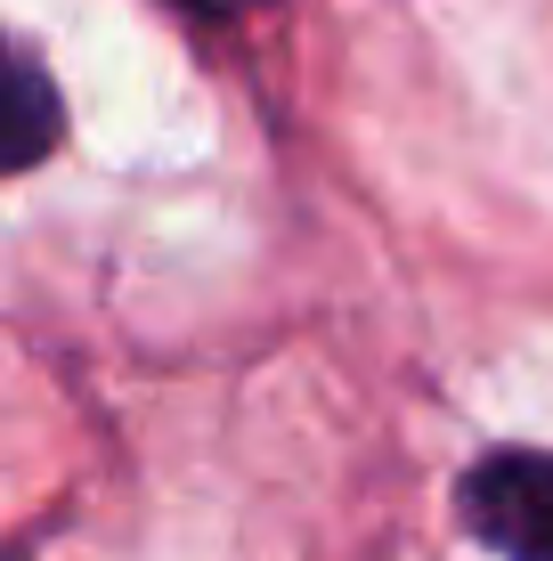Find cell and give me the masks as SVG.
I'll use <instances>...</instances> for the list:
<instances>
[{"label":"cell","mask_w":553,"mask_h":561,"mask_svg":"<svg viewBox=\"0 0 553 561\" xmlns=\"http://www.w3.org/2000/svg\"><path fill=\"white\" fill-rule=\"evenodd\" d=\"M456 513L505 561H553V456L545 448H505L481 456L456 489Z\"/></svg>","instance_id":"6da1fadb"},{"label":"cell","mask_w":553,"mask_h":561,"mask_svg":"<svg viewBox=\"0 0 553 561\" xmlns=\"http://www.w3.org/2000/svg\"><path fill=\"white\" fill-rule=\"evenodd\" d=\"M57 139V99H49V73L42 57H16V171L42 163Z\"/></svg>","instance_id":"7a4b0ae2"},{"label":"cell","mask_w":553,"mask_h":561,"mask_svg":"<svg viewBox=\"0 0 553 561\" xmlns=\"http://www.w3.org/2000/svg\"><path fill=\"white\" fill-rule=\"evenodd\" d=\"M180 9H196V16H237V9H253V0H180Z\"/></svg>","instance_id":"3957f363"}]
</instances>
